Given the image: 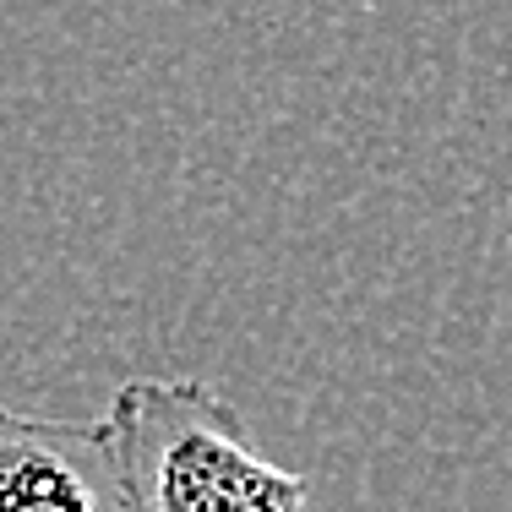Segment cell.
Listing matches in <instances>:
<instances>
[{"mask_svg": "<svg viewBox=\"0 0 512 512\" xmlns=\"http://www.w3.org/2000/svg\"><path fill=\"white\" fill-rule=\"evenodd\" d=\"M131 512H300L306 474L251 447L246 414L202 376H131L104 414Z\"/></svg>", "mask_w": 512, "mask_h": 512, "instance_id": "cell-1", "label": "cell"}, {"mask_svg": "<svg viewBox=\"0 0 512 512\" xmlns=\"http://www.w3.org/2000/svg\"><path fill=\"white\" fill-rule=\"evenodd\" d=\"M0 512H131L104 420L66 425L0 404Z\"/></svg>", "mask_w": 512, "mask_h": 512, "instance_id": "cell-2", "label": "cell"}]
</instances>
